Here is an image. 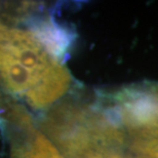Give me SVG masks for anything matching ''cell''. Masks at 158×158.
I'll return each instance as SVG.
<instances>
[{"instance_id": "cell-4", "label": "cell", "mask_w": 158, "mask_h": 158, "mask_svg": "<svg viewBox=\"0 0 158 158\" xmlns=\"http://www.w3.org/2000/svg\"><path fill=\"white\" fill-rule=\"evenodd\" d=\"M24 158H65L41 134H37L30 150Z\"/></svg>"}, {"instance_id": "cell-2", "label": "cell", "mask_w": 158, "mask_h": 158, "mask_svg": "<svg viewBox=\"0 0 158 158\" xmlns=\"http://www.w3.org/2000/svg\"><path fill=\"white\" fill-rule=\"evenodd\" d=\"M70 83V73L67 68L61 64L48 76L42 79L39 84L25 97V99L33 108H46L65 94Z\"/></svg>"}, {"instance_id": "cell-3", "label": "cell", "mask_w": 158, "mask_h": 158, "mask_svg": "<svg viewBox=\"0 0 158 158\" xmlns=\"http://www.w3.org/2000/svg\"><path fill=\"white\" fill-rule=\"evenodd\" d=\"M131 155L128 158H158V131L131 141Z\"/></svg>"}, {"instance_id": "cell-1", "label": "cell", "mask_w": 158, "mask_h": 158, "mask_svg": "<svg viewBox=\"0 0 158 158\" xmlns=\"http://www.w3.org/2000/svg\"><path fill=\"white\" fill-rule=\"evenodd\" d=\"M113 103L110 112L131 139L158 131V83L122 88Z\"/></svg>"}]
</instances>
